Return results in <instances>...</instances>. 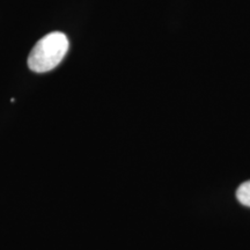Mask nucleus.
Returning a JSON list of instances; mask_svg holds the SVG:
<instances>
[{"label": "nucleus", "instance_id": "obj_2", "mask_svg": "<svg viewBox=\"0 0 250 250\" xmlns=\"http://www.w3.org/2000/svg\"><path fill=\"white\" fill-rule=\"evenodd\" d=\"M236 198L242 205L250 208V181L242 183L237 188Z\"/></svg>", "mask_w": 250, "mask_h": 250}, {"label": "nucleus", "instance_id": "obj_1", "mask_svg": "<svg viewBox=\"0 0 250 250\" xmlns=\"http://www.w3.org/2000/svg\"><path fill=\"white\" fill-rule=\"evenodd\" d=\"M68 50L65 34L54 31L43 36L36 43L28 57V66L36 73H45L57 67Z\"/></svg>", "mask_w": 250, "mask_h": 250}]
</instances>
